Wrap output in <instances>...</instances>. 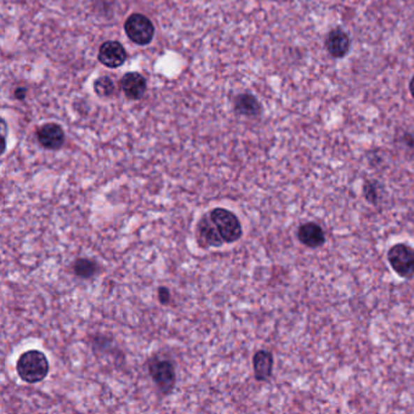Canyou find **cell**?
<instances>
[{
	"instance_id": "obj_1",
	"label": "cell",
	"mask_w": 414,
	"mask_h": 414,
	"mask_svg": "<svg viewBox=\"0 0 414 414\" xmlns=\"http://www.w3.org/2000/svg\"><path fill=\"white\" fill-rule=\"evenodd\" d=\"M50 364L47 356L39 350H28L21 354L16 362V372L21 380L27 384H37L47 378Z\"/></svg>"
},
{
	"instance_id": "obj_2",
	"label": "cell",
	"mask_w": 414,
	"mask_h": 414,
	"mask_svg": "<svg viewBox=\"0 0 414 414\" xmlns=\"http://www.w3.org/2000/svg\"><path fill=\"white\" fill-rule=\"evenodd\" d=\"M210 218L214 221L215 226L219 230L225 244L237 242L242 237V223L237 215L226 208H214L209 213Z\"/></svg>"
},
{
	"instance_id": "obj_3",
	"label": "cell",
	"mask_w": 414,
	"mask_h": 414,
	"mask_svg": "<svg viewBox=\"0 0 414 414\" xmlns=\"http://www.w3.org/2000/svg\"><path fill=\"white\" fill-rule=\"evenodd\" d=\"M387 261L391 269L401 279H410L414 276V248L406 243H397L387 251Z\"/></svg>"
},
{
	"instance_id": "obj_4",
	"label": "cell",
	"mask_w": 414,
	"mask_h": 414,
	"mask_svg": "<svg viewBox=\"0 0 414 414\" xmlns=\"http://www.w3.org/2000/svg\"><path fill=\"white\" fill-rule=\"evenodd\" d=\"M124 31H126V37L138 45H147L154 40V24L145 15H131L124 24Z\"/></svg>"
},
{
	"instance_id": "obj_5",
	"label": "cell",
	"mask_w": 414,
	"mask_h": 414,
	"mask_svg": "<svg viewBox=\"0 0 414 414\" xmlns=\"http://www.w3.org/2000/svg\"><path fill=\"white\" fill-rule=\"evenodd\" d=\"M149 376L159 391L163 394L172 392L177 383V373L169 360L154 359L149 362Z\"/></svg>"
},
{
	"instance_id": "obj_6",
	"label": "cell",
	"mask_w": 414,
	"mask_h": 414,
	"mask_svg": "<svg viewBox=\"0 0 414 414\" xmlns=\"http://www.w3.org/2000/svg\"><path fill=\"white\" fill-rule=\"evenodd\" d=\"M197 238L203 248H219L225 244L219 230L216 228L214 221L210 218L209 213L205 215L197 225Z\"/></svg>"
},
{
	"instance_id": "obj_7",
	"label": "cell",
	"mask_w": 414,
	"mask_h": 414,
	"mask_svg": "<svg viewBox=\"0 0 414 414\" xmlns=\"http://www.w3.org/2000/svg\"><path fill=\"white\" fill-rule=\"evenodd\" d=\"M38 142L45 149H60L65 144V133L56 123H47L37 129Z\"/></svg>"
},
{
	"instance_id": "obj_8",
	"label": "cell",
	"mask_w": 414,
	"mask_h": 414,
	"mask_svg": "<svg viewBox=\"0 0 414 414\" xmlns=\"http://www.w3.org/2000/svg\"><path fill=\"white\" fill-rule=\"evenodd\" d=\"M126 49L123 47L121 43L116 40H108L103 43L98 50V60L108 68H117L121 67L126 61Z\"/></svg>"
},
{
	"instance_id": "obj_9",
	"label": "cell",
	"mask_w": 414,
	"mask_h": 414,
	"mask_svg": "<svg viewBox=\"0 0 414 414\" xmlns=\"http://www.w3.org/2000/svg\"><path fill=\"white\" fill-rule=\"evenodd\" d=\"M297 237L299 242L310 249L322 247L326 243V235L323 228L318 223H312V221L299 226Z\"/></svg>"
},
{
	"instance_id": "obj_10",
	"label": "cell",
	"mask_w": 414,
	"mask_h": 414,
	"mask_svg": "<svg viewBox=\"0 0 414 414\" xmlns=\"http://www.w3.org/2000/svg\"><path fill=\"white\" fill-rule=\"evenodd\" d=\"M351 42L348 33L340 28L332 29L326 38V47L332 57L343 59L349 54Z\"/></svg>"
},
{
	"instance_id": "obj_11",
	"label": "cell",
	"mask_w": 414,
	"mask_h": 414,
	"mask_svg": "<svg viewBox=\"0 0 414 414\" xmlns=\"http://www.w3.org/2000/svg\"><path fill=\"white\" fill-rule=\"evenodd\" d=\"M121 87L126 98L131 100H140L144 98L147 89V83L142 75L138 72H129L121 77Z\"/></svg>"
},
{
	"instance_id": "obj_12",
	"label": "cell",
	"mask_w": 414,
	"mask_h": 414,
	"mask_svg": "<svg viewBox=\"0 0 414 414\" xmlns=\"http://www.w3.org/2000/svg\"><path fill=\"white\" fill-rule=\"evenodd\" d=\"M253 369L258 382L269 380L274 371V355L267 350L256 351L253 356Z\"/></svg>"
},
{
	"instance_id": "obj_13",
	"label": "cell",
	"mask_w": 414,
	"mask_h": 414,
	"mask_svg": "<svg viewBox=\"0 0 414 414\" xmlns=\"http://www.w3.org/2000/svg\"><path fill=\"white\" fill-rule=\"evenodd\" d=\"M233 108L237 114L246 117L259 116L261 105L258 98L251 94H239L233 101Z\"/></svg>"
},
{
	"instance_id": "obj_14",
	"label": "cell",
	"mask_w": 414,
	"mask_h": 414,
	"mask_svg": "<svg viewBox=\"0 0 414 414\" xmlns=\"http://www.w3.org/2000/svg\"><path fill=\"white\" fill-rule=\"evenodd\" d=\"M72 270L75 275L80 279H91L98 272V264L96 261L88 259V258H80L73 263Z\"/></svg>"
},
{
	"instance_id": "obj_15",
	"label": "cell",
	"mask_w": 414,
	"mask_h": 414,
	"mask_svg": "<svg viewBox=\"0 0 414 414\" xmlns=\"http://www.w3.org/2000/svg\"><path fill=\"white\" fill-rule=\"evenodd\" d=\"M94 91L98 98H111L116 91V87L108 75H103L94 82Z\"/></svg>"
},
{
	"instance_id": "obj_16",
	"label": "cell",
	"mask_w": 414,
	"mask_h": 414,
	"mask_svg": "<svg viewBox=\"0 0 414 414\" xmlns=\"http://www.w3.org/2000/svg\"><path fill=\"white\" fill-rule=\"evenodd\" d=\"M380 185L376 180H367L363 184V197L371 205H378L380 200Z\"/></svg>"
},
{
	"instance_id": "obj_17",
	"label": "cell",
	"mask_w": 414,
	"mask_h": 414,
	"mask_svg": "<svg viewBox=\"0 0 414 414\" xmlns=\"http://www.w3.org/2000/svg\"><path fill=\"white\" fill-rule=\"evenodd\" d=\"M158 299L159 303L163 304V305H168V304L170 303V299H172L170 290L167 287H159Z\"/></svg>"
},
{
	"instance_id": "obj_18",
	"label": "cell",
	"mask_w": 414,
	"mask_h": 414,
	"mask_svg": "<svg viewBox=\"0 0 414 414\" xmlns=\"http://www.w3.org/2000/svg\"><path fill=\"white\" fill-rule=\"evenodd\" d=\"M14 96L16 100L24 101V98H26V96H27V89L24 88V87L16 88V90H15Z\"/></svg>"
},
{
	"instance_id": "obj_19",
	"label": "cell",
	"mask_w": 414,
	"mask_h": 414,
	"mask_svg": "<svg viewBox=\"0 0 414 414\" xmlns=\"http://www.w3.org/2000/svg\"><path fill=\"white\" fill-rule=\"evenodd\" d=\"M410 91L411 95H412V98H414V77L412 78V80H411L410 82Z\"/></svg>"
}]
</instances>
